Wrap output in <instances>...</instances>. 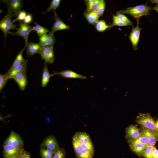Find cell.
Masks as SVG:
<instances>
[{"label": "cell", "mask_w": 158, "mask_h": 158, "mask_svg": "<svg viewBox=\"0 0 158 158\" xmlns=\"http://www.w3.org/2000/svg\"><path fill=\"white\" fill-rule=\"evenodd\" d=\"M153 10L152 8L146 4H142L134 7H130L119 12L123 14H128L134 18L149 15L150 11Z\"/></svg>", "instance_id": "cell-1"}, {"label": "cell", "mask_w": 158, "mask_h": 158, "mask_svg": "<svg viewBox=\"0 0 158 158\" xmlns=\"http://www.w3.org/2000/svg\"><path fill=\"white\" fill-rule=\"evenodd\" d=\"M136 122L158 135V129L156 122L150 114L140 113L137 116Z\"/></svg>", "instance_id": "cell-2"}, {"label": "cell", "mask_w": 158, "mask_h": 158, "mask_svg": "<svg viewBox=\"0 0 158 158\" xmlns=\"http://www.w3.org/2000/svg\"><path fill=\"white\" fill-rule=\"evenodd\" d=\"M12 17L8 13L0 21V29L3 32L5 39H6L7 34L11 29H16L17 25L14 24L12 20Z\"/></svg>", "instance_id": "cell-3"}, {"label": "cell", "mask_w": 158, "mask_h": 158, "mask_svg": "<svg viewBox=\"0 0 158 158\" xmlns=\"http://www.w3.org/2000/svg\"><path fill=\"white\" fill-rule=\"evenodd\" d=\"M3 2L7 4L8 10V13L12 17L17 16L23 5V1L21 0H3Z\"/></svg>", "instance_id": "cell-4"}, {"label": "cell", "mask_w": 158, "mask_h": 158, "mask_svg": "<svg viewBox=\"0 0 158 158\" xmlns=\"http://www.w3.org/2000/svg\"><path fill=\"white\" fill-rule=\"evenodd\" d=\"M19 25L20 27L17 28V31L16 32H11L9 33L12 35H18L22 36L25 40V43L27 44L28 41V37L30 32L32 31L33 27L29 25L28 24H26L19 21Z\"/></svg>", "instance_id": "cell-5"}, {"label": "cell", "mask_w": 158, "mask_h": 158, "mask_svg": "<svg viewBox=\"0 0 158 158\" xmlns=\"http://www.w3.org/2000/svg\"><path fill=\"white\" fill-rule=\"evenodd\" d=\"M42 59L45 62L52 64L54 63L55 60L53 46L42 47L39 53Z\"/></svg>", "instance_id": "cell-6"}, {"label": "cell", "mask_w": 158, "mask_h": 158, "mask_svg": "<svg viewBox=\"0 0 158 158\" xmlns=\"http://www.w3.org/2000/svg\"><path fill=\"white\" fill-rule=\"evenodd\" d=\"M4 144L11 145L17 147L22 148L23 144V141L19 135L12 131L6 139Z\"/></svg>", "instance_id": "cell-7"}, {"label": "cell", "mask_w": 158, "mask_h": 158, "mask_svg": "<svg viewBox=\"0 0 158 158\" xmlns=\"http://www.w3.org/2000/svg\"><path fill=\"white\" fill-rule=\"evenodd\" d=\"M138 21L136 26L133 28L129 37L133 49L134 50L137 49L138 44L142 30V28L138 26Z\"/></svg>", "instance_id": "cell-8"}, {"label": "cell", "mask_w": 158, "mask_h": 158, "mask_svg": "<svg viewBox=\"0 0 158 158\" xmlns=\"http://www.w3.org/2000/svg\"><path fill=\"white\" fill-rule=\"evenodd\" d=\"M41 145L43 147L55 152L59 147L57 141L53 136L46 138L42 142Z\"/></svg>", "instance_id": "cell-9"}, {"label": "cell", "mask_w": 158, "mask_h": 158, "mask_svg": "<svg viewBox=\"0 0 158 158\" xmlns=\"http://www.w3.org/2000/svg\"><path fill=\"white\" fill-rule=\"evenodd\" d=\"M26 72L27 69L17 74L12 78L18 85L20 90L22 91L25 90L27 84Z\"/></svg>", "instance_id": "cell-10"}, {"label": "cell", "mask_w": 158, "mask_h": 158, "mask_svg": "<svg viewBox=\"0 0 158 158\" xmlns=\"http://www.w3.org/2000/svg\"><path fill=\"white\" fill-rule=\"evenodd\" d=\"M54 18L55 20L51 29V31L50 32V33L54 35L55 32L63 30H68L70 27L65 24L58 17L55 11H54Z\"/></svg>", "instance_id": "cell-11"}, {"label": "cell", "mask_w": 158, "mask_h": 158, "mask_svg": "<svg viewBox=\"0 0 158 158\" xmlns=\"http://www.w3.org/2000/svg\"><path fill=\"white\" fill-rule=\"evenodd\" d=\"M129 146L130 150L139 157H142L143 151L148 146L137 142L132 140H128Z\"/></svg>", "instance_id": "cell-12"}, {"label": "cell", "mask_w": 158, "mask_h": 158, "mask_svg": "<svg viewBox=\"0 0 158 158\" xmlns=\"http://www.w3.org/2000/svg\"><path fill=\"white\" fill-rule=\"evenodd\" d=\"M39 43L42 47L53 46L55 42L54 35L50 32L49 34L39 36Z\"/></svg>", "instance_id": "cell-13"}, {"label": "cell", "mask_w": 158, "mask_h": 158, "mask_svg": "<svg viewBox=\"0 0 158 158\" xmlns=\"http://www.w3.org/2000/svg\"><path fill=\"white\" fill-rule=\"evenodd\" d=\"M126 138L128 140H133L139 136L141 131L136 126L130 125L126 128Z\"/></svg>", "instance_id": "cell-14"}, {"label": "cell", "mask_w": 158, "mask_h": 158, "mask_svg": "<svg viewBox=\"0 0 158 158\" xmlns=\"http://www.w3.org/2000/svg\"><path fill=\"white\" fill-rule=\"evenodd\" d=\"M25 44H26L27 49L26 53L29 57L32 56L37 53H39L42 47L40 43H35L28 42Z\"/></svg>", "instance_id": "cell-15"}, {"label": "cell", "mask_w": 158, "mask_h": 158, "mask_svg": "<svg viewBox=\"0 0 158 158\" xmlns=\"http://www.w3.org/2000/svg\"><path fill=\"white\" fill-rule=\"evenodd\" d=\"M22 149V148L17 147L7 144H4L3 152L5 157L18 155Z\"/></svg>", "instance_id": "cell-16"}, {"label": "cell", "mask_w": 158, "mask_h": 158, "mask_svg": "<svg viewBox=\"0 0 158 158\" xmlns=\"http://www.w3.org/2000/svg\"><path fill=\"white\" fill-rule=\"evenodd\" d=\"M54 75H59L61 76L64 78H77L83 79H86L87 77L86 76L80 75L75 72L71 70H67L60 72H54Z\"/></svg>", "instance_id": "cell-17"}, {"label": "cell", "mask_w": 158, "mask_h": 158, "mask_svg": "<svg viewBox=\"0 0 158 158\" xmlns=\"http://www.w3.org/2000/svg\"><path fill=\"white\" fill-rule=\"evenodd\" d=\"M54 75V73L52 74L49 73L47 65V63L45 62L42 73L41 82L42 86L43 87H46L49 82L50 78Z\"/></svg>", "instance_id": "cell-18"}, {"label": "cell", "mask_w": 158, "mask_h": 158, "mask_svg": "<svg viewBox=\"0 0 158 158\" xmlns=\"http://www.w3.org/2000/svg\"><path fill=\"white\" fill-rule=\"evenodd\" d=\"M26 47V44H25V47L23 49L20 51L13 63L11 66L8 71L7 72H9L12 71L16 67L25 62L26 60L23 58V51Z\"/></svg>", "instance_id": "cell-19"}, {"label": "cell", "mask_w": 158, "mask_h": 158, "mask_svg": "<svg viewBox=\"0 0 158 158\" xmlns=\"http://www.w3.org/2000/svg\"><path fill=\"white\" fill-rule=\"evenodd\" d=\"M28 61V60H26L25 62L16 67L11 71L9 72H7L6 73L9 79H12L13 77L16 75L27 69Z\"/></svg>", "instance_id": "cell-20"}, {"label": "cell", "mask_w": 158, "mask_h": 158, "mask_svg": "<svg viewBox=\"0 0 158 158\" xmlns=\"http://www.w3.org/2000/svg\"><path fill=\"white\" fill-rule=\"evenodd\" d=\"M141 131L149 138L150 145L155 146V143L158 141V135L143 127L142 128Z\"/></svg>", "instance_id": "cell-21"}, {"label": "cell", "mask_w": 158, "mask_h": 158, "mask_svg": "<svg viewBox=\"0 0 158 158\" xmlns=\"http://www.w3.org/2000/svg\"><path fill=\"white\" fill-rule=\"evenodd\" d=\"M84 15L88 23L93 25L96 24L99 17L96 11H92L86 12Z\"/></svg>", "instance_id": "cell-22"}, {"label": "cell", "mask_w": 158, "mask_h": 158, "mask_svg": "<svg viewBox=\"0 0 158 158\" xmlns=\"http://www.w3.org/2000/svg\"><path fill=\"white\" fill-rule=\"evenodd\" d=\"M74 136L81 143H87L91 139L89 135L85 132H77Z\"/></svg>", "instance_id": "cell-23"}, {"label": "cell", "mask_w": 158, "mask_h": 158, "mask_svg": "<svg viewBox=\"0 0 158 158\" xmlns=\"http://www.w3.org/2000/svg\"><path fill=\"white\" fill-rule=\"evenodd\" d=\"M33 30L35 31L39 36L47 34L48 32H50L49 30L46 28L36 23H35V26L32 28Z\"/></svg>", "instance_id": "cell-24"}, {"label": "cell", "mask_w": 158, "mask_h": 158, "mask_svg": "<svg viewBox=\"0 0 158 158\" xmlns=\"http://www.w3.org/2000/svg\"><path fill=\"white\" fill-rule=\"evenodd\" d=\"M112 26V25H108L103 20H98L95 24L96 29L99 32H103Z\"/></svg>", "instance_id": "cell-25"}, {"label": "cell", "mask_w": 158, "mask_h": 158, "mask_svg": "<svg viewBox=\"0 0 158 158\" xmlns=\"http://www.w3.org/2000/svg\"><path fill=\"white\" fill-rule=\"evenodd\" d=\"M132 140L135 142L148 146L150 145L149 138L142 131H141L140 134L138 137Z\"/></svg>", "instance_id": "cell-26"}, {"label": "cell", "mask_w": 158, "mask_h": 158, "mask_svg": "<svg viewBox=\"0 0 158 158\" xmlns=\"http://www.w3.org/2000/svg\"><path fill=\"white\" fill-rule=\"evenodd\" d=\"M155 147L151 145L148 146L143 152L142 157L144 158H152L153 152Z\"/></svg>", "instance_id": "cell-27"}, {"label": "cell", "mask_w": 158, "mask_h": 158, "mask_svg": "<svg viewBox=\"0 0 158 158\" xmlns=\"http://www.w3.org/2000/svg\"><path fill=\"white\" fill-rule=\"evenodd\" d=\"M93 153L84 149H82L76 156L78 158H93Z\"/></svg>", "instance_id": "cell-28"}, {"label": "cell", "mask_w": 158, "mask_h": 158, "mask_svg": "<svg viewBox=\"0 0 158 158\" xmlns=\"http://www.w3.org/2000/svg\"><path fill=\"white\" fill-rule=\"evenodd\" d=\"M55 152L49 149L42 148L40 150V153L42 158H51L53 157Z\"/></svg>", "instance_id": "cell-29"}, {"label": "cell", "mask_w": 158, "mask_h": 158, "mask_svg": "<svg viewBox=\"0 0 158 158\" xmlns=\"http://www.w3.org/2000/svg\"><path fill=\"white\" fill-rule=\"evenodd\" d=\"M72 144L75 152L77 155L80 152L82 148L80 143L74 136L72 139Z\"/></svg>", "instance_id": "cell-30"}, {"label": "cell", "mask_w": 158, "mask_h": 158, "mask_svg": "<svg viewBox=\"0 0 158 158\" xmlns=\"http://www.w3.org/2000/svg\"><path fill=\"white\" fill-rule=\"evenodd\" d=\"M61 0H53L51 2L49 7L47 9V10L45 12H49L52 10H53L54 11L59 6Z\"/></svg>", "instance_id": "cell-31"}, {"label": "cell", "mask_w": 158, "mask_h": 158, "mask_svg": "<svg viewBox=\"0 0 158 158\" xmlns=\"http://www.w3.org/2000/svg\"><path fill=\"white\" fill-rule=\"evenodd\" d=\"M113 26H128L132 25V24H130L123 22L119 20L116 16H113Z\"/></svg>", "instance_id": "cell-32"}, {"label": "cell", "mask_w": 158, "mask_h": 158, "mask_svg": "<svg viewBox=\"0 0 158 158\" xmlns=\"http://www.w3.org/2000/svg\"><path fill=\"white\" fill-rule=\"evenodd\" d=\"M80 144L82 149H85L93 153H94V146L91 139L87 143H80Z\"/></svg>", "instance_id": "cell-33"}, {"label": "cell", "mask_w": 158, "mask_h": 158, "mask_svg": "<svg viewBox=\"0 0 158 158\" xmlns=\"http://www.w3.org/2000/svg\"><path fill=\"white\" fill-rule=\"evenodd\" d=\"M9 79L6 73L4 75L0 74V91L1 92L6 84L8 80Z\"/></svg>", "instance_id": "cell-34"}, {"label": "cell", "mask_w": 158, "mask_h": 158, "mask_svg": "<svg viewBox=\"0 0 158 158\" xmlns=\"http://www.w3.org/2000/svg\"><path fill=\"white\" fill-rule=\"evenodd\" d=\"M116 16L119 20L123 22L132 24L131 21L126 16L120 13L119 11L117 12Z\"/></svg>", "instance_id": "cell-35"}, {"label": "cell", "mask_w": 158, "mask_h": 158, "mask_svg": "<svg viewBox=\"0 0 158 158\" xmlns=\"http://www.w3.org/2000/svg\"><path fill=\"white\" fill-rule=\"evenodd\" d=\"M105 8V3L104 0H102L101 3L96 12L100 16H102L104 14Z\"/></svg>", "instance_id": "cell-36"}, {"label": "cell", "mask_w": 158, "mask_h": 158, "mask_svg": "<svg viewBox=\"0 0 158 158\" xmlns=\"http://www.w3.org/2000/svg\"><path fill=\"white\" fill-rule=\"evenodd\" d=\"M27 15V13L25 11L21 10L18 14L16 18L13 21V22L14 23L17 20L19 21H23Z\"/></svg>", "instance_id": "cell-37"}, {"label": "cell", "mask_w": 158, "mask_h": 158, "mask_svg": "<svg viewBox=\"0 0 158 158\" xmlns=\"http://www.w3.org/2000/svg\"><path fill=\"white\" fill-rule=\"evenodd\" d=\"M65 152L62 149L59 148L54 152L53 158H64Z\"/></svg>", "instance_id": "cell-38"}, {"label": "cell", "mask_w": 158, "mask_h": 158, "mask_svg": "<svg viewBox=\"0 0 158 158\" xmlns=\"http://www.w3.org/2000/svg\"><path fill=\"white\" fill-rule=\"evenodd\" d=\"M95 0H89L86 1L87 12H89L92 11L93 6Z\"/></svg>", "instance_id": "cell-39"}, {"label": "cell", "mask_w": 158, "mask_h": 158, "mask_svg": "<svg viewBox=\"0 0 158 158\" xmlns=\"http://www.w3.org/2000/svg\"><path fill=\"white\" fill-rule=\"evenodd\" d=\"M18 158H31L30 154L23 149L20 152Z\"/></svg>", "instance_id": "cell-40"}, {"label": "cell", "mask_w": 158, "mask_h": 158, "mask_svg": "<svg viewBox=\"0 0 158 158\" xmlns=\"http://www.w3.org/2000/svg\"><path fill=\"white\" fill-rule=\"evenodd\" d=\"M33 17L32 15L30 13L27 14L25 18L23 21V23L28 24L32 21Z\"/></svg>", "instance_id": "cell-41"}, {"label": "cell", "mask_w": 158, "mask_h": 158, "mask_svg": "<svg viewBox=\"0 0 158 158\" xmlns=\"http://www.w3.org/2000/svg\"><path fill=\"white\" fill-rule=\"evenodd\" d=\"M102 0H96L93 6L92 11H96L101 3Z\"/></svg>", "instance_id": "cell-42"}, {"label": "cell", "mask_w": 158, "mask_h": 158, "mask_svg": "<svg viewBox=\"0 0 158 158\" xmlns=\"http://www.w3.org/2000/svg\"><path fill=\"white\" fill-rule=\"evenodd\" d=\"M152 158H158V150L156 147L153 152Z\"/></svg>", "instance_id": "cell-43"}, {"label": "cell", "mask_w": 158, "mask_h": 158, "mask_svg": "<svg viewBox=\"0 0 158 158\" xmlns=\"http://www.w3.org/2000/svg\"><path fill=\"white\" fill-rule=\"evenodd\" d=\"M150 1L152 4H155L158 5V0H150Z\"/></svg>", "instance_id": "cell-44"}, {"label": "cell", "mask_w": 158, "mask_h": 158, "mask_svg": "<svg viewBox=\"0 0 158 158\" xmlns=\"http://www.w3.org/2000/svg\"><path fill=\"white\" fill-rule=\"evenodd\" d=\"M19 154L14 156L6 157L5 158H18Z\"/></svg>", "instance_id": "cell-45"}, {"label": "cell", "mask_w": 158, "mask_h": 158, "mask_svg": "<svg viewBox=\"0 0 158 158\" xmlns=\"http://www.w3.org/2000/svg\"><path fill=\"white\" fill-rule=\"evenodd\" d=\"M153 10L156 11L158 13V5H156L155 6L152 8Z\"/></svg>", "instance_id": "cell-46"}, {"label": "cell", "mask_w": 158, "mask_h": 158, "mask_svg": "<svg viewBox=\"0 0 158 158\" xmlns=\"http://www.w3.org/2000/svg\"><path fill=\"white\" fill-rule=\"evenodd\" d=\"M156 125L157 128L158 129V120L156 122Z\"/></svg>", "instance_id": "cell-47"}, {"label": "cell", "mask_w": 158, "mask_h": 158, "mask_svg": "<svg viewBox=\"0 0 158 158\" xmlns=\"http://www.w3.org/2000/svg\"><path fill=\"white\" fill-rule=\"evenodd\" d=\"M53 158V157H52V158Z\"/></svg>", "instance_id": "cell-48"}]
</instances>
